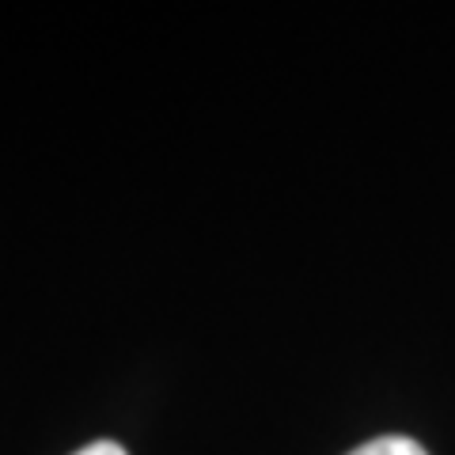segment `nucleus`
Returning <instances> with one entry per match:
<instances>
[{
  "mask_svg": "<svg viewBox=\"0 0 455 455\" xmlns=\"http://www.w3.org/2000/svg\"><path fill=\"white\" fill-rule=\"evenodd\" d=\"M349 455H429V451L410 436H376V440H368V444H361Z\"/></svg>",
  "mask_w": 455,
  "mask_h": 455,
  "instance_id": "f257e3e1",
  "label": "nucleus"
},
{
  "mask_svg": "<svg viewBox=\"0 0 455 455\" xmlns=\"http://www.w3.org/2000/svg\"><path fill=\"white\" fill-rule=\"evenodd\" d=\"M76 455H130L122 444H114V440H95V444H88V448H80Z\"/></svg>",
  "mask_w": 455,
  "mask_h": 455,
  "instance_id": "f03ea898",
  "label": "nucleus"
}]
</instances>
